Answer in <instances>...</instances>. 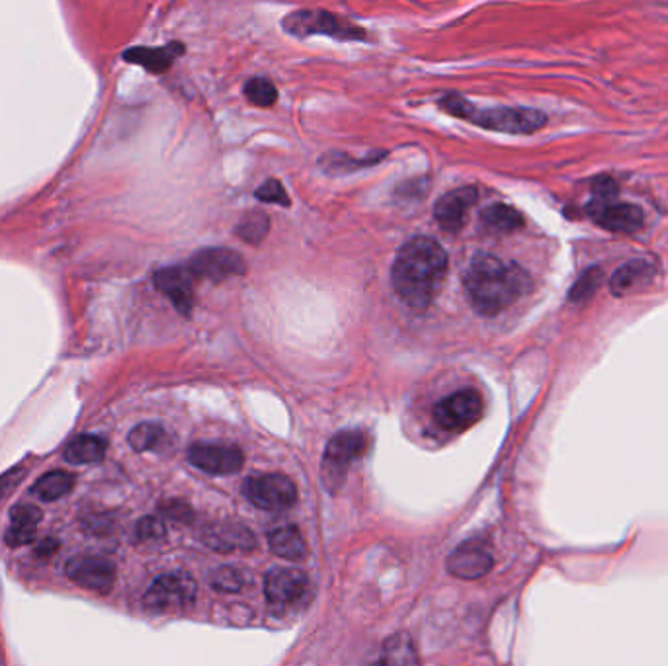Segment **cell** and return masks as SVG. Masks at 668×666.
Wrapping results in <instances>:
<instances>
[{"mask_svg": "<svg viewBox=\"0 0 668 666\" xmlns=\"http://www.w3.org/2000/svg\"><path fill=\"white\" fill-rule=\"evenodd\" d=\"M448 274V254L434 239L417 237L399 250L391 280L401 301L424 311L442 290Z\"/></svg>", "mask_w": 668, "mask_h": 666, "instance_id": "1", "label": "cell"}, {"mask_svg": "<svg viewBox=\"0 0 668 666\" xmlns=\"http://www.w3.org/2000/svg\"><path fill=\"white\" fill-rule=\"evenodd\" d=\"M463 288L477 313L495 317L530 292L532 280L518 264L481 252L471 258Z\"/></svg>", "mask_w": 668, "mask_h": 666, "instance_id": "2", "label": "cell"}, {"mask_svg": "<svg viewBox=\"0 0 668 666\" xmlns=\"http://www.w3.org/2000/svg\"><path fill=\"white\" fill-rule=\"evenodd\" d=\"M440 106L461 120H467L471 124L501 131V133H514V135H528L540 131L547 124V116L540 110L532 108H475L469 100L450 94L444 96Z\"/></svg>", "mask_w": 668, "mask_h": 666, "instance_id": "3", "label": "cell"}, {"mask_svg": "<svg viewBox=\"0 0 668 666\" xmlns=\"http://www.w3.org/2000/svg\"><path fill=\"white\" fill-rule=\"evenodd\" d=\"M596 198L588 204V215L606 231L635 233L643 227V211L633 204L616 202V184L610 178L596 182Z\"/></svg>", "mask_w": 668, "mask_h": 666, "instance_id": "4", "label": "cell"}, {"mask_svg": "<svg viewBox=\"0 0 668 666\" xmlns=\"http://www.w3.org/2000/svg\"><path fill=\"white\" fill-rule=\"evenodd\" d=\"M368 450V438L360 430H344L333 436L323 456V483L329 493H336L348 475L350 465L362 458Z\"/></svg>", "mask_w": 668, "mask_h": 666, "instance_id": "5", "label": "cell"}, {"mask_svg": "<svg viewBox=\"0 0 668 666\" xmlns=\"http://www.w3.org/2000/svg\"><path fill=\"white\" fill-rule=\"evenodd\" d=\"M264 594L268 606L274 612L286 614L297 608H303V604L311 600L313 586L303 571L276 567L268 571L264 579Z\"/></svg>", "mask_w": 668, "mask_h": 666, "instance_id": "6", "label": "cell"}, {"mask_svg": "<svg viewBox=\"0 0 668 666\" xmlns=\"http://www.w3.org/2000/svg\"><path fill=\"white\" fill-rule=\"evenodd\" d=\"M243 493L254 506L270 512L288 510L297 500L295 483L282 473L251 475L243 485Z\"/></svg>", "mask_w": 668, "mask_h": 666, "instance_id": "7", "label": "cell"}, {"mask_svg": "<svg viewBox=\"0 0 668 666\" xmlns=\"http://www.w3.org/2000/svg\"><path fill=\"white\" fill-rule=\"evenodd\" d=\"M196 598V583L184 573L159 577L143 596V604L153 612H172L192 604Z\"/></svg>", "mask_w": 668, "mask_h": 666, "instance_id": "8", "label": "cell"}, {"mask_svg": "<svg viewBox=\"0 0 668 666\" xmlns=\"http://www.w3.org/2000/svg\"><path fill=\"white\" fill-rule=\"evenodd\" d=\"M284 28L293 36L323 34L336 40H364V30L352 28L350 24L323 10L293 12L284 20Z\"/></svg>", "mask_w": 668, "mask_h": 666, "instance_id": "9", "label": "cell"}, {"mask_svg": "<svg viewBox=\"0 0 668 666\" xmlns=\"http://www.w3.org/2000/svg\"><path fill=\"white\" fill-rule=\"evenodd\" d=\"M485 405L483 397L475 389H463L446 399H442L434 407V420L438 422L440 428L460 432L483 417Z\"/></svg>", "mask_w": 668, "mask_h": 666, "instance_id": "10", "label": "cell"}, {"mask_svg": "<svg viewBox=\"0 0 668 666\" xmlns=\"http://www.w3.org/2000/svg\"><path fill=\"white\" fill-rule=\"evenodd\" d=\"M186 268L196 280L208 278L211 282H223L233 276L245 274V260L231 249H204L190 258Z\"/></svg>", "mask_w": 668, "mask_h": 666, "instance_id": "11", "label": "cell"}, {"mask_svg": "<svg viewBox=\"0 0 668 666\" xmlns=\"http://www.w3.org/2000/svg\"><path fill=\"white\" fill-rule=\"evenodd\" d=\"M65 573L69 581L92 590V592H110L112 586L116 583V567L112 561L104 557H94V555H79L73 557Z\"/></svg>", "mask_w": 668, "mask_h": 666, "instance_id": "12", "label": "cell"}, {"mask_svg": "<svg viewBox=\"0 0 668 666\" xmlns=\"http://www.w3.org/2000/svg\"><path fill=\"white\" fill-rule=\"evenodd\" d=\"M188 459L194 467L209 475H233L241 471L245 463L239 448L221 444H194L188 450Z\"/></svg>", "mask_w": 668, "mask_h": 666, "instance_id": "13", "label": "cell"}, {"mask_svg": "<svg viewBox=\"0 0 668 666\" xmlns=\"http://www.w3.org/2000/svg\"><path fill=\"white\" fill-rule=\"evenodd\" d=\"M493 565L495 559L491 551L475 540L461 543L448 559V571L461 581H477L485 577L493 569Z\"/></svg>", "mask_w": 668, "mask_h": 666, "instance_id": "14", "label": "cell"}, {"mask_svg": "<svg viewBox=\"0 0 668 666\" xmlns=\"http://www.w3.org/2000/svg\"><path fill=\"white\" fill-rule=\"evenodd\" d=\"M155 288L163 295H167L170 303L176 307L178 313L190 315L194 307V282L196 278L186 266H170L163 268L153 278Z\"/></svg>", "mask_w": 668, "mask_h": 666, "instance_id": "15", "label": "cell"}, {"mask_svg": "<svg viewBox=\"0 0 668 666\" xmlns=\"http://www.w3.org/2000/svg\"><path fill=\"white\" fill-rule=\"evenodd\" d=\"M477 198H479V192L475 186L458 188L446 194L444 198H440L434 208V217L440 229H444L446 233H458L465 225L467 213L475 206Z\"/></svg>", "mask_w": 668, "mask_h": 666, "instance_id": "16", "label": "cell"}, {"mask_svg": "<svg viewBox=\"0 0 668 666\" xmlns=\"http://www.w3.org/2000/svg\"><path fill=\"white\" fill-rule=\"evenodd\" d=\"M657 276V268L649 260H629L620 266L610 278V292L616 297H624L629 293L641 292L649 284H653Z\"/></svg>", "mask_w": 668, "mask_h": 666, "instance_id": "17", "label": "cell"}, {"mask_svg": "<svg viewBox=\"0 0 668 666\" xmlns=\"http://www.w3.org/2000/svg\"><path fill=\"white\" fill-rule=\"evenodd\" d=\"M184 53L182 43H168L165 47H133L124 53V59L151 73H167L174 59Z\"/></svg>", "mask_w": 668, "mask_h": 666, "instance_id": "18", "label": "cell"}, {"mask_svg": "<svg viewBox=\"0 0 668 666\" xmlns=\"http://www.w3.org/2000/svg\"><path fill=\"white\" fill-rule=\"evenodd\" d=\"M42 510L32 504H16L10 510V528L6 530V543L10 547H22L36 538Z\"/></svg>", "mask_w": 668, "mask_h": 666, "instance_id": "19", "label": "cell"}, {"mask_svg": "<svg viewBox=\"0 0 668 666\" xmlns=\"http://www.w3.org/2000/svg\"><path fill=\"white\" fill-rule=\"evenodd\" d=\"M204 542L217 551H233V549H252L254 538L245 526L237 524H217L209 526L204 534Z\"/></svg>", "mask_w": 668, "mask_h": 666, "instance_id": "20", "label": "cell"}, {"mask_svg": "<svg viewBox=\"0 0 668 666\" xmlns=\"http://www.w3.org/2000/svg\"><path fill=\"white\" fill-rule=\"evenodd\" d=\"M374 666H420L417 647L409 633H395L385 639Z\"/></svg>", "mask_w": 668, "mask_h": 666, "instance_id": "21", "label": "cell"}, {"mask_svg": "<svg viewBox=\"0 0 668 666\" xmlns=\"http://www.w3.org/2000/svg\"><path fill=\"white\" fill-rule=\"evenodd\" d=\"M268 543H270V549L282 559L301 561L307 557V543L303 540L301 532L292 524L272 530L268 534Z\"/></svg>", "mask_w": 668, "mask_h": 666, "instance_id": "22", "label": "cell"}, {"mask_svg": "<svg viewBox=\"0 0 668 666\" xmlns=\"http://www.w3.org/2000/svg\"><path fill=\"white\" fill-rule=\"evenodd\" d=\"M108 444L104 438L94 434H83L77 436L69 446L65 448V459L75 465H86V463H98L106 456Z\"/></svg>", "mask_w": 668, "mask_h": 666, "instance_id": "23", "label": "cell"}, {"mask_svg": "<svg viewBox=\"0 0 668 666\" xmlns=\"http://www.w3.org/2000/svg\"><path fill=\"white\" fill-rule=\"evenodd\" d=\"M73 487H75V475L67 471H49L36 481L32 493L43 502H55L67 497L73 491Z\"/></svg>", "mask_w": 668, "mask_h": 666, "instance_id": "24", "label": "cell"}, {"mask_svg": "<svg viewBox=\"0 0 668 666\" xmlns=\"http://www.w3.org/2000/svg\"><path fill=\"white\" fill-rule=\"evenodd\" d=\"M127 440L135 452H161L168 444V434L161 424L145 422L135 426Z\"/></svg>", "mask_w": 668, "mask_h": 666, "instance_id": "25", "label": "cell"}, {"mask_svg": "<svg viewBox=\"0 0 668 666\" xmlns=\"http://www.w3.org/2000/svg\"><path fill=\"white\" fill-rule=\"evenodd\" d=\"M481 223L487 231L493 233H510L524 225V217L520 211H516L504 204H495L491 208L481 211Z\"/></svg>", "mask_w": 668, "mask_h": 666, "instance_id": "26", "label": "cell"}, {"mask_svg": "<svg viewBox=\"0 0 668 666\" xmlns=\"http://www.w3.org/2000/svg\"><path fill=\"white\" fill-rule=\"evenodd\" d=\"M268 229H270L268 215L262 213V211H252L249 215H245V219L239 223L237 235L243 241H247L251 245H256V243H260L266 237Z\"/></svg>", "mask_w": 668, "mask_h": 666, "instance_id": "27", "label": "cell"}, {"mask_svg": "<svg viewBox=\"0 0 668 666\" xmlns=\"http://www.w3.org/2000/svg\"><path fill=\"white\" fill-rule=\"evenodd\" d=\"M209 583L219 592H241L247 584V577L235 567H219L213 571Z\"/></svg>", "mask_w": 668, "mask_h": 666, "instance_id": "28", "label": "cell"}, {"mask_svg": "<svg viewBox=\"0 0 668 666\" xmlns=\"http://www.w3.org/2000/svg\"><path fill=\"white\" fill-rule=\"evenodd\" d=\"M245 96L249 98V102H252L254 106L268 108L276 102L278 90L268 79L258 77V79H251L249 83L245 84Z\"/></svg>", "mask_w": 668, "mask_h": 666, "instance_id": "29", "label": "cell"}, {"mask_svg": "<svg viewBox=\"0 0 668 666\" xmlns=\"http://www.w3.org/2000/svg\"><path fill=\"white\" fill-rule=\"evenodd\" d=\"M600 280H602V272L598 268L586 270L585 274L579 278V282L573 286V290L569 293V299L577 301V303L590 299L594 292L598 290Z\"/></svg>", "mask_w": 668, "mask_h": 666, "instance_id": "30", "label": "cell"}, {"mask_svg": "<svg viewBox=\"0 0 668 666\" xmlns=\"http://www.w3.org/2000/svg\"><path fill=\"white\" fill-rule=\"evenodd\" d=\"M256 198L262 202H270V204H278L288 208L290 206V196L286 194L284 186L278 180H266L258 190H256Z\"/></svg>", "mask_w": 668, "mask_h": 666, "instance_id": "31", "label": "cell"}, {"mask_svg": "<svg viewBox=\"0 0 668 666\" xmlns=\"http://www.w3.org/2000/svg\"><path fill=\"white\" fill-rule=\"evenodd\" d=\"M167 534L165 530V524L159 520V518H143L139 524H137V538L141 542H155V540H163Z\"/></svg>", "mask_w": 668, "mask_h": 666, "instance_id": "32", "label": "cell"}, {"mask_svg": "<svg viewBox=\"0 0 668 666\" xmlns=\"http://www.w3.org/2000/svg\"><path fill=\"white\" fill-rule=\"evenodd\" d=\"M20 481V471H12L8 475L0 477V499L10 491V487H14Z\"/></svg>", "mask_w": 668, "mask_h": 666, "instance_id": "33", "label": "cell"}]
</instances>
